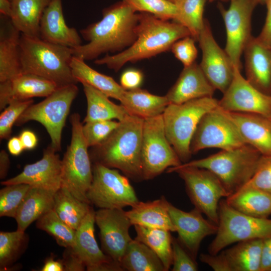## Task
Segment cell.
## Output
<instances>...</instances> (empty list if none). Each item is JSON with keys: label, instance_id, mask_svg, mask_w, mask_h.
<instances>
[{"label": "cell", "instance_id": "3957f363", "mask_svg": "<svg viewBox=\"0 0 271 271\" xmlns=\"http://www.w3.org/2000/svg\"><path fill=\"white\" fill-rule=\"evenodd\" d=\"M144 119L127 115L100 144L92 147L91 161L120 171L134 181L143 180L141 153Z\"/></svg>", "mask_w": 271, "mask_h": 271}, {"label": "cell", "instance_id": "9a60e30c", "mask_svg": "<svg viewBox=\"0 0 271 271\" xmlns=\"http://www.w3.org/2000/svg\"><path fill=\"white\" fill-rule=\"evenodd\" d=\"M95 221L99 229L102 251L120 265L132 239L129 234L132 225L125 211L123 209H99L95 212Z\"/></svg>", "mask_w": 271, "mask_h": 271}, {"label": "cell", "instance_id": "e575fe53", "mask_svg": "<svg viewBox=\"0 0 271 271\" xmlns=\"http://www.w3.org/2000/svg\"><path fill=\"white\" fill-rule=\"evenodd\" d=\"M120 265L123 270L166 271L161 260L155 252L136 239L129 242Z\"/></svg>", "mask_w": 271, "mask_h": 271}, {"label": "cell", "instance_id": "7bdbcfd3", "mask_svg": "<svg viewBox=\"0 0 271 271\" xmlns=\"http://www.w3.org/2000/svg\"><path fill=\"white\" fill-rule=\"evenodd\" d=\"M83 135L87 146L94 147L100 144L117 127L119 121L96 120L84 123Z\"/></svg>", "mask_w": 271, "mask_h": 271}, {"label": "cell", "instance_id": "6125c7cd", "mask_svg": "<svg viewBox=\"0 0 271 271\" xmlns=\"http://www.w3.org/2000/svg\"><path fill=\"white\" fill-rule=\"evenodd\" d=\"M210 2H212L216 0H208ZM220 1H227V0H220Z\"/></svg>", "mask_w": 271, "mask_h": 271}, {"label": "cell", "instance_id": "9c48e42d", "mask_svg": "<svg viewBox=\"0 0 271 271\" xmlns=\"http://www.w3.org/2000/svg\"><path fill=\"white\" fill-rule=\"evenodd\" d=\"M78 93L75 84L57 87L44 100L29 106L15 125L20 126L32 120L40 122L48 132L51 146L57 152L61 151L62 130Z\"/></svg>", "mask_w": 271, "mask_h": 271}, {"label": "cell", "instance_id": "91938a15", "mask_svg": "<svg viewBox=\"0 0 271 271\" xmlns=\"http://www.w3.org/2000/svg\"><path fill=\"white\" fill-rule=\"evenodd\" d=\"M257 4L264 5L266 4L267 0H254Z\"/></svg>", "mask_w": 271, "mask_h": 271}, {"label": "cell", "instance_id": "db71d44e", "mask_svg": "<svg viewBox=\"0 0 271 271\" xmlns=\"http://www.w3.org/2000/svg\"><path fill=\"white\" fill-rule=\"evenodd\" d=\"M25 150L34 149L38 143V138L35 133L30 130H23L19 136Z\"/></svg>", "mask_w": 271, "mask_h": 271}, {"label": "cell", "instance_id": "681fc988", "mask_svg": "<svg viewBox=\"0 0 271 271\" xmlns=\"http://www.w3.org/2000/svg\"><path fill=\"white\" fill-rule=\"evenodd\" d=\"M65 271H83L86 266L72 247L65 248L61 260Z\"/></svg>", "mask_w": 271, "mask_h": 271}, {"label": "cell", "instance_id": "44dd1931", "mask_svg": "<svg viewBox=\"0 0 271 271\" xmlns=\"http://www.w3.org/2000/svg\"><path fill=\"white\" fill-rule=\"evenodd\" d=\"M40 38L71 48L82 45L81 38L76 29L66 24L62 0H51L45 8L40 24Z\"/></svg>", "mask_w": 271, "mask_h": 271}, {"label": "cell", "instance_id": "be15d7a7", "mask_svg": "<svg viewBox=\"0 0 271 271\" xmlns=\"http://www.w3.org/2000/svg\"><path fill=\"white\" fill-rule=\"evenodd\" d=\"M11 2L13 1V0H10Z\"/></svg>", "mask_w": 271, "mask_h": 271}, {"label": "cell", "instance_id": "83f0119b", "mask_svg": "<svg viewBox=\"0 0 271 271\" xmlns=\"http://www.w3.org/2000/svg\"><path fill=\"white\" fill-rule=\"evenodd\" d=\"M56 191L31 186L15 218L17 229L25 231L34 221L53 209Z\"/></svg>", "mask_w": 271, "mask_h": 271}, {"label": "cell", "instance_id": "603a6c76", "mask_svg": "<svg viewBox=\"0 0 271 271\" xmlns=\"http://www.w3.org/2000/svg\"><path fill=\"white\" fill-rule=\"evenodd\" d=\"M215 90L195 62L184 67L165 96L169 104H181L197 98L213 97Z\"/></svg>", "mask_w": 271, "mask_h": 271}, {"label": "cell", "instance_id": "52a82bcc", "mask_svg": "<svg viewBox=\"0 0 271 271\" xmlns=\"http://www.w3.org/2000/svg\"><path fill=\"white\" fill-rule=\"evenodd\" d=\"M218 223L209 253L216 254L228 245L246 240L271 237V219L243 214L221 199L218 205Z\"/></svg>", "mask_w": 271, "mask_h": 271}, {"label": "cell", "instance_id": "d6a6232c", "mask_svg": "<svg viewBox=\"0 0 271 271\" xmlns=\"http://www.w3.org/2000/svg\"><path fill=\"white\" fill-rule=\"evenodd\" d=\"M263 242L262 239L243 241L221 250L230 271H260Z\"/></svg>", "mask_w": 271, "mask_h": 271}, {"label": "cell", "instance_id": "8992f818", "mask_svg": "<svg viewBox=\"0 0 271 271\" xmlns=\"http://www.w3.org/2000/svg\"><path fill=\"white\" fill-rule=\"evenodd\" d=\"M218 101L213 97H205L169 104L166 108L162 114L166 134L182 163L191 158L190 143L200 119L218 106Z\"/></svg>", "mask_w": 271, "mask_h": 271}, {"label": "cell", "instance_id": "cb8c5ba5", "mask_svg": "<svg viewBox=\"0 0 271 271\" xmlns=\"http://www.w3.org/2000/svg\"><path fill=\"white\" fill-rule=\"evenodd\" d=\"M243 53L246 79L261 92L271 95V49L252 36Z\"/></svg>", "mask_w": 271, "mask_h": 271}, {"label": "cell", "instance_id": "277c9868", "mask_svg": "<svg viewBox=\"0 0 271 271\" xmlns=\"http://www.w3.org/2000/svg\"><path fill=\"white\" fill-rule=\"evenodd\" d=\"M20 54L22 73L41 76L58 87L78 83L70 65L73 56L71 48L21 34Z\"/></svg>", "mask_w": 271, "mask_h": 271}, {"label": "cell", "instance_id": "5b68a950", "mask_svg": "<svg viewBox=\"0 0 271 271\" xmlns=\"http://www.w3.org/2000/svg\"><path fill=\"white\" fill-rule=\"evenodd\" d=\"M261 156L256 149L246 144L235 149L222 150L207 157L182 164L211 171L219 178L231 195L251 179Z\"/></svg>", "mask_w": 271, "mask_h": 271}, {"label": "cell", "instance_id": "e0dca14e", "mask_svg": "<svg viewBox=\"0 0 271 271\" xmlns=\"http://www.w3.org/2000/svg\"><path fill=\"white\" fill-rule=\"evenodd\" d=\"M197 41L202 51L199 65L212 86L223 93L232 80L234 67L215 41L206 20Z\"/></svg>", "mask_w": 271, "mask_h": 271}, {"label": "cell", "instance_id": "8d00e7d4", "mask_svg": "<svg viewBox=\"0 0 271 271\" xmlns=\"http://www.w3.org/2000/svg\"><path fill=\"white\" fill-rule=\"evenodd\" d=\"M134 239L149 247L161 260L166 271L172 265V240L171 231L164 229L134 225Z\"/></svg>", "mask_w": 271, "mask_h": 271}, {"label": "cell", "instance_id": "f546056e", "mask_svg": "<svg viewBox=\"0 0 271 271\" xmlns=\"http://www.w3.org/2000/svg\"><path fill=\"white\" fill-rule=\"evenodd\" d=\"M236 210L258 218H268L271 215V194L261 190L244 186L225 199Z\"/></svg>", "mask_w": 271, "mask_h": 271}, {"label": "cell", "instance_id": "7dc6e473", "mask_svg": "<svg viewBox=\"0 0 271 271\" xmlns=\"http://www.w3.org/2000/svg\"><path fill=\"white\" fill-rule=\"evenodd\" d=\"M172 271H196V260L182 245L178 239L172 240Z\"/></svg>", "mask_w": 271, "mask_h": 271}, {"label": "cell", "instance_id": "d590c367", "mask_svg": "<svg viewBox=\"0 0 271 271\" xmlns=\"http://www.w3.org/2000/svg\"><path fill=\"white\" fill-rule=\"evenodd\" d=\"M90 205L61 186L55 193L53 209L62 220L76 230L90 210Z\"/></svg>", "mask_w": 271, "mask_h": 271}, {"label": "cell", "instance_id": "ffe728a7", "mask_svg": "<svg viewBox=\"0 0 271 271\" xmlns=\"http://www.w3.org/2000/svg\"><path fill=\"white\" fill-rule=\"evenodd\" d=\"M95 212L90 210L76 230L72 247L83 260L88 271H121L120 265L100 249L94 235Z\"/></svg>", "mask_w": 271, "mask_h": 271}, {"label": "cell", "instance_id": "60d3db41", "mask_svg": "<svg viewBox=\"0 0 271 271\" xmlns=\"http://www.w3.org/2000/svg\"><path fill=\"white\" fill-rule=\"evenodd\" d=\"M136 12L151 14L156 17L165 21L173 20L176 21L177 18L176 5L168 0H121Z\"/></svg>", "mask_w": 271, "mask_h": 271}, {"label": "cell", "instance_id": "ac0fdd59", "mask_svg": "<svg viewBox=\"0 0 271 271\" xmlns=\"http://www.w3.org/2000/svg\"><path fill=\"white\" fill-rule=\"evenodd\" d=\"M169 213L178 232V239L196 260L202 241L216 233L217 225L205 219L196 208L186 212L170 203Z\"/></svg>", "mask_w": 271, "mask_h": 271}, {"label": "cell", "instance_id": "680465c9", "mask_svg": "<svg viewBox=\"0 0 271 271\" xmlns=\"http://www.w3.org/2000/svg\"><path fill=\"white\" fill-rule=\"evenodd\" d=\"M12 12V4L10 0H0V13L10 19Z\"/></svg>", "mask_w": 271, "mask_h": 271}, {"label": "cell", "instance_id": "f1b7e54d", "mask_svg": "<svg viewBox=\"0 0 271 271\" xmlns=\"http://www.w3.org/2000/svg\"><path fill=\"white\" fill-rule=\"evenodd\" d=\"M51 0H13L10 20L21 34L40 37V24Z\"/></svg>", "mask_w": 271, "mask_h": 271}, {"label": "cell", "instance_id": "bcb514c9", "mask_svg": "<svg viewBox=\"0 0 271 271\" xmlns=\"http://www.w3.org/2000/svg\"><path fill=\"white\" fill-rule=\"evenodd\" d=\"M195 41L191 36H187L175 42L171 48L170 50L184 67L195 62L198 55Z\"/></svg>", "mask_w": 271, "mask_h": 271}, {"label": "cell", "instance_id": "7402d4cb", "mask_svg": "<svg viewBox=\"0 0 271 271\" xmlns=\"http://www.w3.org/2000/svg\"><path fill=\"white\" fill-rule=\"evenodd\" d=\"M57 87L54 82L41 76L22 73L15 78L0 82V110L14 100L47 97Z\"/></svg>", "mask_w": 271, "mask_h": 271}, {"label": "cell", "instance_id": "6da1fadb", "mask_svg": "<svg viewBox=\"0 0 271 271\" xmlns=\"http://www.w3.org/2000/svg\"><path fill=\"white\" fill-rule=\"evenodd\" d=\"M140 13L121 1L102 11V19L80 31L87 43L72 48L73 55L85 61L108 52H121L137 38Z\"/></svg>", "mask_w": 271, "mask_h": 271}, {"label": "cell", "instance_id": "d4e9b609", "mask_svg": "<svg viewBox=\"0 0 271 271\" xmlns=\"http://www.w3.org/2000/svg\"><path fill=\"white\" fill-rule=\"evenodd\" d=\"M227 112L246 144L261 155H271V118L256 113Z\"/></svg>", "mask_w": 271, "mask_h": 271}, {"label": "cell", "instance_id": "8fae6325", "mask_svg": "<svg viewBox=\"0 0 271 271\" xmlns=\"http://www.w3.org/2000/svg\"><path fill=\"white\" fill-rule=\"evenodd\" d=\"M141 161L143 180L182 164L167 138L162 114L144 119Z\"/></svg>", "mask_w": 271, "mask_h": 271}, {"label": "cell", "instance_id": "4fadbf2b", "mask_svg": "<svg viewBox=\"0 0 271 271\" xmlns=\"http://www.w3.org/2000/svg\"><path fill=\"white\" fill-rule=\"evenodd\" d=\"M245 144L228 112L218 106L206 112L200 119L192 138L190 149L193 154L207 148L228 150Z\"/></svg>", "mask_w": 271, "mask_h": 271}, {"label": "cell", "instance_id": "6f0895ef", "mask_svg": "<svg viewBox=\"0 0 271 271\" xmlns=\"http://www.w3.org/2000/svg\"><path fill=\"white\" fill-rule=\"evenodd\" d=\"M10 166V160L8 153L5 150L0 152V178L4 179L7 175Z\"/></svg>", "mask_w": 271, "mask_h": 271}, {"label": "cell", "instance_id": "74e56055", "mask_svg": "<svg viewBox=\"0 0 271 271\" xmlns=\"http://www.w3.org/2000/svg\"><path fill=\"white\" fill-rule=\"evenodd\" d=\"M205 3L206 0H178L175 3L177 8L175 22L185 26L196 41L205 25L203 14Z\"/></svg>", "mask_w": 271, "mask_h": 271}, {"label": "cell", "instance_id": "4316f807", "mask_svg": "<svg viewBox=\"0 0 271 271\" xmlns=\"http://www.w3.org/2000/svg\"><path fill=\"white\" fill-rule=\"evenodd\" d=\"M21 33L10 22L1 25L0 31V82L22 73L20 40Z\"/></svg>", "mask_w": 271, "mask_h": 271}, {"label": "cell", "instance_id": "f907efd6", "mask_svg": "<svg viewBox=\"0 0 271 271\" xmlns=\"http://www.w3.org/2000/svg\"><path fill=\"white\" fill-rule=\"evenodd\" d=\"M200 260L210 266L215 271H230L229 268L220 251L216 254L202 253Z\"/></svg>", "mask_w": 271, "mask_h": 271}, {"label": "cell", "instance_id": "f6af8a7d", "mask_svg": "<svg viewBox=\"0 0 271 271\" xmlns=\"http://www.w3.org/2000/svg\"><path fill=\"white\" fill-rule=\"evenodd\" d=\"M244 186L256 188L271 194V155L261 156L253 176Z\"/></svg>", "mask_w": 271, "mask_h": 271}, {"label": "cell", "instance_id": "f5cc1de1", "mask_svg": "<svg viewBox=\"0 0 271 271\" xmlns=\"http://www.w3.org/2000/svg\"><path fill=\"white\" fill-rule=\"evenodd\" d=\"M260 271H271V237L263 239L261 255Z\"/></svg>", "mask_w": 271, "mask_h": 271}, {"label": "cell", "instance_id": "ba28073f", "mask_svg": "<svg viewBox=\"0 0 271 271\" xmlns=\"http://www.w3.org/2000/svg\"><path fill=\"white\" fill-rule=\"evenodd\" d=\"M70 122L71 139L61 160V186L79 200L89 203L86 193L93 179L92 166L82 131L83 124L80 115L72 114Z\"/></svg>", "mask_w": 271, "mask_h": 271}, {"label": "cell", "instance_id": "9f6ffc18", "mask_svg": "<svg viewBox=\"0 0 271 271\" xmlns=\"http://www.w3.org/2000/svg\"><path fill=\"white\" fill-rule=\"evenodd\" d=\"M42 271H64V267L62 260H55L53 257L46 259Z\"/></svg>", "mask_w": 271, "mask_h": 271}, {"label": "cell", "instance_id": "836d02e7", "mask_svg": "<svg viewBox=\"0 0 271 271\" xmlns=\"http://www.w3.org/2000/svg\"><path fill=\"white\" fill-rule=\"evenodd\" d=\"M82 84L87 101V112L83 123L96 120L121 121L129 114L121 104H116L102 92L87 84Z\"/></svg>", "mask_w": 271, "mask_h": 271}, {"label": "cell", "instance_id": "816d5d0a", "mask_svg": "<svg viewBox=\"0 0 271 271\" xmlns=\"http://www.w3.org/2000/svg\"><path fill=\"white\" fill-rule=\"evenodd\" d=\"M265 5L267 13L264 24L257 38L264 46L271 49V0H267Z\"/></svg>", "mask_w": 271, "mask_h": 271}, {"label": "cell", "instance_id": "11a10c76", "mask_svg": "<svg viewBox=\"0 0 271 271\" xmlns=\"http://www.w3.org/2000/svg\"><path fill=\"white\" fill-rule=\"evenodd\" d=\"M7 146L10 153L15 156H19L25 150L19 137H14L9 139Z\"/></svg>", "mask_w": 271, "mask_h": 271}, {"label": "cell", "instance_id": "2e32d148", "mask_svg": "<svg viewBox=\"0 0 271 271\" xmlns=\"http://www.w3.org/2000/svg\"><path fill=\"white\" fill-rule=\"evenodd\" d=\"M218 106L229 112L251 113L271 118V95L250 84L234 67L232 80L218 101Z\"/></svg>", "mask_w": 271, "mask_h": 271}, {"label": "cell", "instance_id": "f35d334b", "mask_svg": "<svg viewBox=\"0 0 271 271\" xmlns=\"http://www.w3.org/2000/svg\"><path fill=\"white\" fill-rule=\"evenodd\" d=\"M29 237L25 231L0 232V268L6 270L21 256L27 248Z\"/></svg>", "mask_w": 271, "mask_h": 271}, {"label": "cell", "instance_id": "ab89813d", "mask_svg": "<svg viewBox=\"0 0 271 271\" xmlns=\"http://www.w3.org/2000/svg\"><path fill=\"white\" fill-rule=\"evenodd\" d=\"M36 227L52 236L65 248L72 247L76 230L62 220L52 209L36 220Z\"/></svg>", "mask_w": 271, "mask_h": 271}, {"label": "cell", "instance_id": "b9f144b4", "mask_svg": "<svg viewBox=\"0 0 271 271\" xmlns=\"http://www.w3.org/2000/svg\"><path fill=\"white\" fill-rule=\"evenodd\" d=\"M31 186L24 183L6 185L0 190V216L15 218Z\"/></svg>", "mask_w": 271, "mask_h": 271}, {"label": "cell", "instance_id": "30bf717a", "mask_svg": "<svg viewBox=\"0 0 271 271\" xmlns=\"http://www.w3.org/2000/svg\"><path fill=\"white\" fill-rule=\"evenodd\" d=\"M167 171L179 175L195 208L217 225L219 202L222 198L230 195L219 178L207 169L182 164L170 168Z\"/></svg>", "mask_w": 271, "mask_h": 271}, {"label": "cell", "instance_id": "7a4b0ae2", "mask_svg": "<svg viewBox=\"0 0 271 271\" xmlns=\"http://www.w3.org/2000/svg\"><path fill=\"white\" fill-rule=\"evenodd\" d=\"M189 36V30L177 22L140 13L137 38L132 45L117 54L97 58L94 63L106 65L117 72L127 63L148 59L170 50L175 42Z\"/></svg>", "mask_w": 271, "mask_h": 271}, {"label": "cell", "instance_id": "7c38bea8", "mask_svg": "<svg viewBox=\"0 0 271 271\" xmlns=\"http://www.w3.org/2000/svg\"><path fill=\"white\" fill-rule=\"evenodd\" d=\"M92 172V181L86 193L90 204L99 209H123L139 201L128 178L118 170L93 163Z\"/></svg>", "mask_w": 271, "mask_h": 271}, {"label": "cell", "instance_id": "94428289", "mask_svg": "<svg viewBox=\"0 0 271 271\" xmlns=\"http://www.w3.org/2000/svg\"><path fill=\"white\" fill-rule=\"evenodd\" d=\"M168 1H170V2H171L174 3L175 4L176 2L177 1H178V0H168Z\"/></svg>", "mask_w": 271, "mask_h": 271}, {"label": "cell", "instance_id": "4dcf8cb0", "mask_svg": "<svg viewBox=\"0 0 271 271\" xmlns=\"http://www.w3.org/2000/svg\"><path fill=\"white\" fill-rule=\"evenodd\" d=\"M120 102L129 115L144 119L162 114L169 104L165 95L153 94L140 88L126 90Z\"/></svg>", "mask_w": 271, "mask_h": 271}, {"label": "cell", "instance_id": "484cf974", "mask_svg": "<svg viewBox=\"0 0 271 271\" xmlns=\"http://www.w3.org/2000/svg\"><path fill=\"white\" fill-rule=\"evenodd\" d=\"M169 202L163 196L153 201H138L131 209L125 211L132 225L166 229L176 231L169 213Z\"/></svg>", "mask_w": 271, "mask_h": 271}, {"label": "cell", "instance_id": "d6986e66", "mask_svg": "<svg viewBox=\"0 0 271 271\" xmlns=\"http://www.w3.org/2000/svg\"><path fill=\"white\" fill-rule=\"evenodd\" d=\"M51 144L44 150L42 158L26 165L16 176L3 181L1 185L24 183L32 187L57 191L61 187L62 160Z\"/></svg>", "mask_w": 271, "mask_h": 271}, {"label": "cell", "instance_id": "1f68e13d", "mask_svg": "<svg viewBox=\"0 0 271 271\" xmlns=\"http://www.w3.org/2000/svg\"><path fill=\"white\" fill-rule=\"evenodd\" d=\"M70 65L72 74L78 82L87 84L109 97L120 102L122 100L126 90L113 78L93 69L78 57L73 56Z\"/></svg>", "mask_w": 271, "mask_h": 271}, {"label": "cell", "instance_id": "ee69618b", "mask_svg": "<svg viewBox=\"0 0 271 271\" xmlns=\"http://www.w3.org/2000/svg\"><path fill=\"white\" fill-rule=\"evenodd\" d=\"M32 99L14 100L5 108L0 115V138L9 139L13 126L24 111L33 104Z\"/></svg>", "mask_w": 271, "mask_h": 271}, {"label": "cell", "instance_id": "5bb4252c", "mask_svg": "<svg viewBox=\"0 0 271 271\" xmlns=\"http://www.w3.org/2000/svg\"><path fill=\"white\" fill-rule=\"evenodd\" d=\"M230 2L227 9L221 4L218 6L226 33L224 50L234 67L241 70V55L252 36L251 17L257 3L254 0H230Z\"/></svg>", "mask_w": 271, "mask_h": 271}, {"label": "cell", "instance_id": "c3c4849f", "mask_svg": "<svg viewBox=\"0 0 271 271\" xmlns=\"http://www.w3.org/2000/svg\"><path fill=\"white\" fill-rule=\"evenodd\" d=\"M144 79L142 71L136 69H129L121 75L120 83L125 90H132L140 88Z\"/></svg>", "mask_w": 271, "mask_h": 271}]
</instances>
